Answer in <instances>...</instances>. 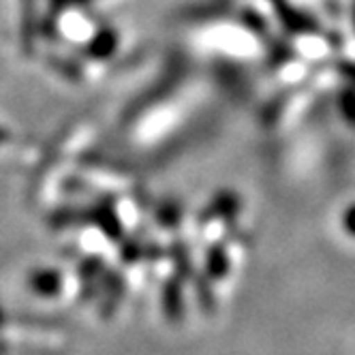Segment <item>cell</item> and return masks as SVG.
I'll list each match as a JSON object with an SVG mask.
<instances>
[{"label": "cell", "mask_w": 355, "mask_h": 355, "mask_svg": "<svg viewBox=\"0 0 355 355\" xmlns=\"http://www.w3.org/2000/svg\"><path fill=\"white\" fill-rule=\"evenodd\" d=\"M345 227L351 234H355V206L347 208V212H345Z\"/></svg>", "instance_id": "6da1fadb"}, {"label": "cell", "mask_w": 355, "mask_h": 355, "mask_svg": "<svg viewBox=\"0 0 355 355\" xmlns=\"http://www.w3.org/2000/svg\"><path fill=\"white\" fill-rule=\"evenodd\" d=\"M353 17H355V11H353Z\"/></svg>", "instance_id": "7a4b0ae2"}]
</instances>
